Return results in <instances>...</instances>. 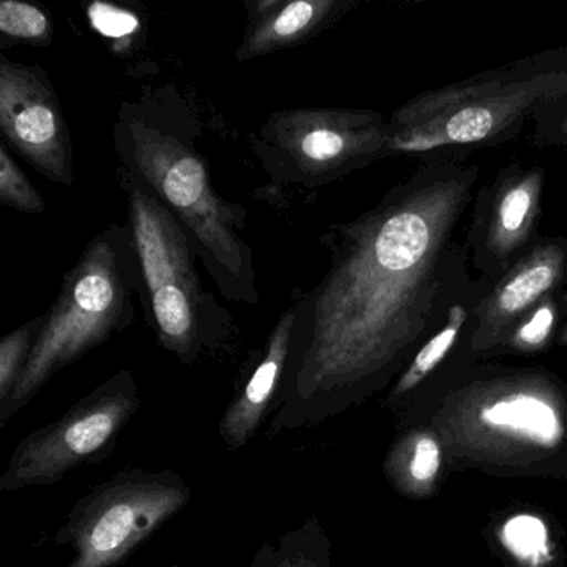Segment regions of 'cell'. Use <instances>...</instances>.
I'll return each mask as SVG.
<instances>
[{"label": "cell", "mask_w": 567, "mask_h": 567, "mask_svg": "<svg viewBox=\"0 0 567 567\" xmlns=\"http://www.w3.org/2000/svg\"><path fill=\"white\" fill-rule=\"evenodd\" d=\"M145 567H158V566H145Z\"/></svg>", "instance_id": "26"}, {"label": "cell", "mask_w": 567, "mask_h": 567, "mask_svg": "<svg viewBox=\"0 0 567 567\" xmlns=\"http://www.w3.org/2000/svg\"><path fill=\"white\" fill-rule=\"evenodd\" d=\"M530 142L537 148L567 151V94L547 102L534 115Z\"/></svg>", "instance_id": "23"}, {"label": "cell", "mask_w": 567, "mask_h": 567, "mask_svg": "<svg viewBox=\"0 0 567 567\" xmlns=\"http://www.w3.org/2000/svg\"><path fill=\"white\" fill-rule=\"evenodd\" d=\"M0 132L39 174L62 187L74 185L71 131L44 69L0 55Z\"/></svg>", "instance_id": "11"}, {"label": "cell", "mask_w": 567, "mask_h": 567, "mask_svg": "<svg viewBox=\"0 0 567 567\" xmlns=\"http://www.w3.org/2000/svg\"><path fill=\"white\" fill-rule=\"evenodd\" d=\"M353 8H357L353 0L250 2L247 31L235 51V61H254L305 44Z\"/></svg>", "instance_id": "13"}, {"label": "cell", "mask_w": 567, "mask_h": 567, "mask_svg": "<svg viewBox=\"0 0 567 567\" xmlns=\"http://www.w3.org/2000/svg\"><path fill=\"white\" fill-rule=\"evenodd\" d=\"M190 501L177 471L125 467L75 501L54 544L71 547L65 567L122 566Z\"/></svg>", "instance_id": "8"}, {"label": "cell", "mask_w": 567, "mask_h": 567, "mask_svg": "<svg viewBox=\"0 0 567 567\" xmlns=\"http://www.w3.org/2000/svg\"><path fill=\"white\" fill-rule=\"evenodd\" d=\"M87 18L94 31L104 38L114 39V41L134 38L142 28L141 21L134 12L107 4L102 0H94L89 6Z\"/></svg>", "instance_id": "24"}, {"label": "cell", "mask_w": 567, "mask_h": 567, "mask_svg": "<svg viewBox=\"0 0 567 567\" xmlns=\"http://www.w3.org/2000/svg\"><path fill=\"white\" fill-rule=\"evenodd\" d=\"M503 553L517 567H553L556 543L549 524L533 511L507 514L496 529Z\"/></svg>", "instance_id": "18"}, {"label": "cell", "mask_w": 567, "mask_h": 567, "mask_svg": "<svg viewBox=\"0 0 567 567\" xmlns=\"http://www.w3.org/2000/svg\"><path fill=\"white\" fill-rule=\"evenodd\" d=\"M141 404L134 374L118 371L59 420L19 441L0 476V491L54 486L74 471L107 460Z\"/></svg>", "instance_id": "9"}, {"label": "cell", "mask_w": 567, "mask_h": 567, "mask_svg": "<svg viewBox=\"0 0 567 567\" xmlns=\"http://www.w3.org/2000/svg\"><path fill=\"white\" fill-rule=\"evenodd\" d=\"M487 281L474 278L461 297L454 301L447 313L446 323L416 351L413 360L398 377L396 384L390 393V404L400 403L410 396L414 390L426 383L434 373L456 354V351L473 348L474 331H476L477 301L486 290Z\"/></svg>", "instance_id": "15"}, {"label": "cell", "mask_w": 567, "mask_h": 567, "mask_svg": "<svg viewBox=\"0 0 567 567\" xmlns=\"http://www.w3.org/2000/svg\"><path fill=\"white\" fill-rule=\"evenodd\" d=\"M198 125L171 85L122 102L114 125L121 171L141 182L190 238L202 265L227 300L260 301L254 250L241 237L247 210L218 194L195 147Z\"/></svg>", "instance_id": "2"}, {"label": "cell", "mask_w": 567, "mask_h": 567, "mask_svg": "<svg viewBox=\"0 0 567 567\" xmlns=\"http://www.w3.org/2000/svg\"><path fill=\"white\" fill-rule=\"evenodd\" d=\"M447 457L517 470L556 456L567 441V393L537 370L476 378L454 388L434 414Z\"/></svg>", "instance_id": "5"}, {"label": "cell", "mask_w": 567, "mask_h": 567, "mask_svg": "<svg viewBox=\"0 0 567 567\" xmlns=\"http://www.w3.org/2000/svg\"><path fill=\"white\" fill-rule=\"evenodd\" d=\"M567 290V234L539 235L477 301L473 351L496 353L517 320L544 298Z\"/></svg>", "instance_id": "12"}, {"label": "cell", "mask_w": 567, "mask_h": 567, "mask_svg": "<svg viewBox=\"0 0 567 567\" xmlns=\"http://www.w3.org/2000/svg\"><path fill=\"white\" fill-rule=\"evenodd\" d=\"M544 182L537 165L509 162L477 188L464 241L481 280L496 281L539 237Z\"/></svg>", "instance_id": "10"}, {"label": "cell", "mask_w": 567, "mask_h": 567, "mask_svg": "<svg viewBox=\"0 0 567 567\" xmlns=\"http://www.w3.org/2000/svg\"><path fill=\"white\" fill-rule=\"evenodd\" d=\"M566 291L544 298L526 311L494 354H537L546 351L554 341L557 343L566 315Z\"/></svg>", "instance_id": "19"}, {"label": "cell", "mask_w": 567, "mask_h": 567, "mask_svg": "<svg viewBox=\"0 0 567 567\" xmlns=\"http://www.w3.org/2000/svg\"><path fill=\"white\" fill-rule=\"evenodd\" d=\"M567 94V48L481 72L398 107L390 121L394 155L464 157L514 141L547 102Z\"/></svg>", "instance_id": "3"}, {"label": "cell", "mask_w": 567, "mask_h": 567, "mask_svg": "<svg viewBox=\"0 0 567 567\" xmlns=\"http://www.w3.org/2000/svg\"><path fill=\"white\" fill-rule=\"evenodd\" d=\"M446 456V446L434 427H414L391 446L383 473L398 493L426 499L436 493Z\"/></svg>", "instance_id": "16"}, {"label": "cell", "mask_w": 567, "mask_h": 567, "mask_svg": "<svg viewBox=\"0 0 567 567\" xmlns=\"http://www.w3.org/2000/svg\"><path fill=\"white\" fill-rule=\"evenodd\" d=\"M247 567H333L331 540L317 514L275 539L264 540Z\"/></svg>", "instance_id": "17"}, {"label": "cell", "mask_w": 567, "mask_h": 567, "mask_svg": "<svg viewBox=\"0 0 567 567\" xmlns=\"http://www.w3.org/2000/svg\"><path fill=\"white\" fill-rule=\"evenodd\" d=\"M141 270L131 227L111 225L89 241L44 313L41 334L11 398L0 406V427L24 410L64 368L82 360L135 321Z\"/></svg>", "instance_id": "4"}, {"label": "cell", "mask_w": 567, "mask_h": 567, "mask_svg": "<svg viewBox=\"0 0 567 567\" xmlns=\"http://www.w3.org/2000/svg\"><path fill=\"white\" fill-rule=\"evenodd\" d=\"M52 21L44 9L22 2L2 0L0 2V45L14 44L49 45L52 42Z\"/></svg>", "instance_id": "20"}, {"label": "cell", "mask_w": 567, "mask_h": 567, "mask_svg": "<svg viewBox=\"0 0 567 567\" xmlns=\"http://www.w3.org/2000/svg\"><path fill=\"white\" fill-rule=\"evenodd\" d=\"M44 315L32 318L28 323L16 328L0 341V406H4L18 386L32 348L41 334Z\"/></svg>", "instance_id": "21"}, {"label": "cell", "mask_w": 567, "mask_h": 567, "mask_svg": "<svg viewBox=\"0 0 567 567\" xmlns=\"http://www.w3.org/2000/svg\"><path fill=\"white\" fill-rule=\"evenodd\" d=\"M0 204L21 214L41 215L45 212L44 197L35 190L4 142L0 144Z\"/></svg>", "instance_id": "22"}, {"label": "cell", "mask_w": 567, "mask_h": 567, "mask_svg": "<svg viewBox=\"0 0 567 567\" xmlns=\"http://www.w3.org/2000/svg\"><path fill=\"white\" fill-rule=\"evenodd\" d=\"M480 167L427 161L354 220L330 225V264L293 305L290 354L267 434L311 430L403 373L473 281L461 221Z\"/></svg>", "instance_id": "1"}, {"label": "cell", "mask_w": 567, "mask_h": 567, "mask_svg": "<svg viewBox=\"0 0 567 567\" xmlns=\"http://www.w3.org/2000/svg\"><path fill=\"white\" fill-rule=\"evenodd\" d=\"M293 323L295 310L290 307L278 318L274 330L268 334L260 361L255 364L248 380L228 403L218 424V434L228 451L247 446L265 420L274 413L275 401L287 370Z\"/></svg>", "instance_id": "14"}, {"label": "cell", "mask_w": 567, "mask_h": 567, "mask_svg": "<svg viewBox=\"0 0 567 567\" xmlns=\"http://www.w3.org/2000/svg\"><path fill=\"white\" fill-rule=\"evenodd\" d=\"M251 151L275 190H318L394 157L390 121L380 112L351 107L274 112L255 134Z\"/></svg>", "instance_id": "7"}, {"label": "cell", "mask_w": 567, "mask_h": 567, "mask_svg": "<svg viewBox=\"0 0 567 567\" xmlns=\"http://www.w3.org/2000/svg\"><path fill=\"white\" fill-rule=\"evenodd\" d=\"M557 344L567 348V291H566V315H564L563 327H560L559 337H557Z\"/></svg>", "instance_id": "25"}, {"label": "cell", "mask_w": 567, "mask_h": 567, "mask_svg": "<svg viewBox=\"0 0 567 567\" xmlns=\"http://www.w3.org/2000/svg\"><path fill=\"white\" fill-rule=\"evenodd\" d=\"M127 224L141 270V303L158 343L184 364L227 347L230 315L205 290L197 251L174 215L127 172Z\"/></svg>", "instance_id": "6"}]
</instances>
